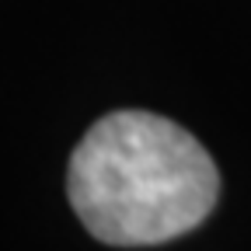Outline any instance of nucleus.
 Returning <instances> with one entry per match:
<instances>
[{
    "label": "nucleus",
    "mask_w": 251,
    "mask_h": 251,
    "mask_svg": "<svg viewBox=\"0 0 251 251\" xmlns=\"http://www.w3.org/2000/svg\"><path fill=\"white\" fill-rule=\"evenodd\" d=\"M220 171L206 147L153 112H112L84 133L67 199L105 244L147 248L196 230L213 213Z\"/></svg>",
    "instance_id": "obj_1"
}]
</instances>
